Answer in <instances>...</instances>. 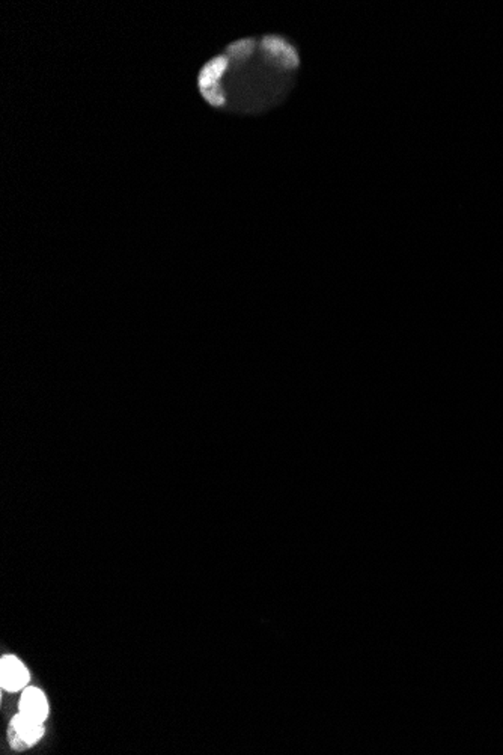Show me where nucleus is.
Masks as SVG:
<instances>
[{
    "mask_svg": "<svg viewBox=\"0 0 503 755\" xmlns=\"http://www.w3.org/2000/svg\"><path fill=\"white\" fill-rule=\"evenodd\" d=\"M9 734L14 748H26L35 745L44 736V727L37 719L20 712L11 721Z\"/></svg>",
    "mask_w": 503,
    "mask_h": 755,
    "instance_id": "nucleus-2",
    "label": "nucleus"
},
{
    "mask_svg": "<svg viewBox=\"0 0 503 755\" xmlns=\"http://www.w3.org/2000/svg\"><path fill=\"white\" fill-rule=\"evenodd\" d=\"M228 68V56L220 54L213 57L212 61L207 62L205 67L201 69L197 77L199 89L204 98L213 104V106H221L225 103L224 91H221L220 79L225 74Z\"/></svg>",
    "mask_w": 503,
    "mask_h": 755,
    "instance_id": "nucleus-1",
    "label": "nucleus"
},
{
    "mask_svg": "<svg viewBox=\"0 0 503 755\" xmlns=\"http://www.w3.org/2000/svg\"><path fill=\"white\" fill-rule=\"evenodd\" d=\"M253 50H255V41L245 38V40L232 42L228 47V56L236 61H244V59H248V57H250Z\"/></svg>",
    "mask_w": 503,
    "mask_h": 755,
    "instance_id": "nucleus-6",
    "label": "nucleus"
},
{
    "mask_svg": "<svg viewBox=\"0 0 503 755\" xmlns=\"http://www.w3.org/2000/svg\"><path fill=\"white\" fill-rule=\"evenodd\" d=\"M29 671L16 656H5L0 662V683L9 692L25 689L29 683Z\"/></svg>",
    "mask_w": 503,
    "mask_h": 755,
    "instance_id": "nucleus-3",
    "label": "nucleus"
},
{
    "mask_svg": "<svg viewBox=\"0 0 503 755\" xmlns=\"http://www.w3.org/2000/svg\"><path fill=\"white\" fill-rule=\"evenodd\" d=\"M261 47L265 52V56L268 59H272L274 64L284 67V68H296L299 65V56L296 49L292 45L280 37H270L262 38Z\"/></svg>",
    "mask_w": 503,
    "mask_h": 755,
    "instance_id": "nucleus-4",
    "label": "nucleus"
},
{
    "mask_svg": "<svg viewBox=\"0 0 503 755\" xmlns=\"http://www.w3.org/2000/svg\"><path fill=\"white\" fill-rule=\"evenodd\" d=\"M20 712L44 722L49 716V703H47L44 692L38 688L25 689L20 698Z\"/></svg>",
    "mask_w": 503,
    "mask_h": 755,
    "instance_id": "nucleus-5",
    "label": "nucleus"
}]
</instances>
